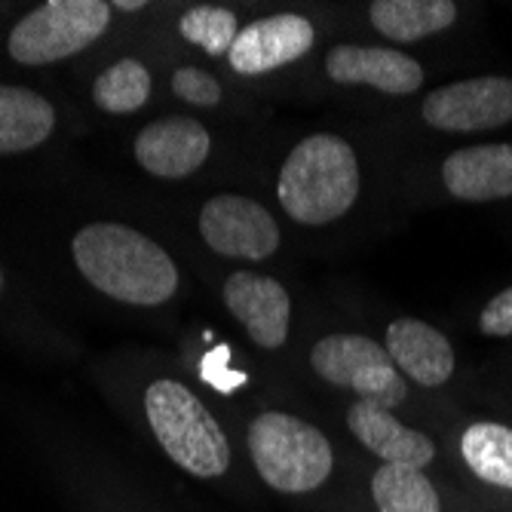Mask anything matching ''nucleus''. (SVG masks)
Segmentation results:
<instances>
[{
    "mask_svg": "<svg viewBox=\"0 0 512 512\" xmlns=\"http://www.w3.org/2000/svg\"><path fill=\"white\" fill-rule=\"evenodd\" d=\"M71 252L89 283L123 304L154 307L178 289L172 258L126 224H86L77 230Z\"/></svg>",
    "mask_w": 512,
    "mask_h": 512,
    "instance_id": "nucleus-1",
    "label": "nucleus"
},
{
    "mask_svg": "<svg viewBox=\"0 0 512 512\" xmlns=\"http://www.w3.org/2000/svg\"><path fill=\"white\" fill-rule=\"evenodd\" d=\"M276 197L295 221L329 224L359 197V163L338 135H310L286 157Z\"/></svg>",
    "mask_w": 512,
    "mask_h": 512,
    "instance_id": "nucleus-2",
    "label": "nucleus"
},
{
    "mask_svg": "<svg viewBox=\"0 0 512 512\" xmlns=\"http://www.w3.org/2000/svg\"><path fill=\"white\" fill-rule=\"evenodd\" d=\"M145 411L163 451L197 479L224 476L230 445L209 408L178 381H154L145 393Z\"/></svg>",
    "mask_w": 512,
    "mask_h": 512,
    "instance_id": "nucleus-3",
    "label": "nucleus"
},
{
    "mask_svg": "<svg viewBox=\"0 0 512 512\" xmlns=\"http://www.w3.org/2000/svg\"><path fill=\"white\" fill-rule=\"evenodd\" d=\"M249 451L258 476L283 494H307L332 476L335 454L316 427L283 411H264L249 427Z\"/></svg>",
    "mask_w": 512,
    "mask_h": 512,
    "instance_id": "nucleus-4",
    "label": "nucleus"
},
{
    "mask_svg": "<svg viewBox=\"0 0 512 512\" xmlns=\"http://www.w3.org/2000/svg\"><path fill=\"white\" fill-rule=\"evenodd\" d=\"M108 22L111 7L105 0H50L13 28L7 46L22 65H50L96 43Z\"/></svg>",
    "mask_w": 512,
    "mask_h": 512,
    "instance_id": "nucleus-5",
    "label": "nucleus"
},
{
    "mask_svg": "<svg viewBox=\"0 0 512 512\" xmlns=\"http://www.w3.org/2000/svg\"><path fill=\"white\" fill-rule=\"evenodd\" d=\"M310 365L319 378L335 387L356 390L359 399L396 408L408 396L402 371L390 359L387 347L365 335H329L310 350Z\"/></svg>",
    "mask_w": 512,
    "mask_h": 512,
    "instance_id": "nucleus-6",
    "label": "nucleus"
},
{
    "mask_svg": "<svg viewBox=\"0 0 512 512\" xmlns=\"http://www.w3.org/2000/svg\"><path fill=\"white\" fill-rule=\"evenodd\" d=\"M424 120L439 132H482L512 123V80L473 77L433 89Z\"/></svg>",
    "mask_w": 512,
    "mask_h": 512,
    "instance_id": "nucleus-7",
    "label": "nucleus"
},
{
    "mask_svg": "<svg viewBox=\"0 0 512 512\" xmlns=\"http://www.w3.org/2000/svg\"><path fill=\"white\" fill-rule=\"evenodd\" d=\"M200 234L209 249L224 258L264 261L279 249V227L273 215L240 194H218L200 212Z\"/></svg>",
    "mask_w": 512,
    "mask_h": 512,
    "instance_id": "nucleus-8",
    "label": "nucleus"
},
{
    "mask_svg": "<svg viewBox=\"0 0 512 512\" xmlns=\"http://www.w3.org/2000/svg\"><path fill=\"white\" fill-rule=\"evenodd\" d=\"M313 40L316 31L304 16L295 13L267 16L246 25L237 34V43L230 50L227 62L237 74H267L307 56Z\"/></svg>",
    "mask_w": 512,
    "mask_h": 512,
    "instance_id": "nucleus-9",
    "label": "nucleus"
},
{
    "mask_svg": "<svg viewBox=\"0 0 512 512\" xmlns=\"http://www.w3.org/2000/svg\"><path fill=\"white\" fill-rule=\"evenodd\" d=\"M224 304L258 347L276 350L286 344L292 301L276 279L240 270L224 283Z\"/></svg>",
    "mask_w": 512,
    "mask_h": 512,
    "instance_id": "nucleus-10",
    "label": "nucleus"
},
{
    "mask_svg": "<svg viewBox=\"0 0 512 512\" xmlns=\"http://www.w3.org/2000/svg\"><path fill=\"white\" fill-rule=\"evenodd\" d=\"M325 74L344 86H375L387 96H411L424 83V68L387 46L341 43L325 56Z\"/></svg>",
    "mask_w": 512,
    "mask_h": 512,
    "instance_id": "nucleus-11",
    "label": "nucleus"
},
{
    "mask_svg": "<svg viewBox=\"0 0 512 512\" xmlns=\"http://www.w3.org/2000/svg\"><path fill=\"white\" fill-rule=\"evenodd\" d=\"M212 148V138L203 123L191 117H166L145 126L135 138V160L157 178L194 175Z\"/></svg>",
    "mask_w": 512,
    "mask_h": 512,
    "instance_id": "nucleus-12",
    "label": "nucleus"
},
{
    "mask_svg": "<svg viewBox=\"0 0 512 512\" xmlns=\"http://www.w3.org/2000/svg\"><path fill=\"white\" fill-rule=\"evenodd\" d=\"M347 427L371 454H378L384 463L424 470L427 463L436 457V445L430 442V436L399 424L390 414V408H384L378 402H365V399L353 402L347 411Z\"/></svg>",
    "mask_w": 512,
    "mask_h": 512,
    "instance_id": "nucleus-13",
    "label": "nucleus"
},
{
    "mask_svg": "<svg viewBox=\"0 0 512 512\" xmlns=\"http://www.w3.org/2000/svg\"><path fill=\"white\" fill-rule=\"evenodd\" d=\"M451 197L488 203L512 197V145H476L454 151L442 166Z\"/></svg>",
    "mask_w": 512,
    "mask_h": 512,
    "instance_id": "nucleus-14",
    "label": "nucleus"
},
{
    "mask_svg": "<svg viewBox=\"0 0 512 512\" xmlns=\"http://www.w3.org/2000/svg\"><path fill=\"white\" fill-rule=\"evenodd\" d=\"M387 353L402 375L421 387H442L454 375V347L421 319H396L387 325Z\"/></svg>",
    "mask_w": 512,
    "mask_h": 512,
    "instance_id": "nucleus-15",
    "label": "nucleus"
},
{
    "mask_svg": "<svg viewBox=\"0 0 512 512\" xmlns=\"http://www.w3.org/2000/svg\"><path fill=\"white\" fill-rule=\"evenodd\" d=\"M56 111L43 96L0 83V154H22L50 138Z\"/></svg>",
    "mask_w": 512,
    "mask_h": 512,
    "instance_id": "nucleus-16",
    "label": "nucleus"
},
{
    "mask_svg": "<svg viewBox=\"0 0 512 512\" xmlns=\"http://www.w3.org/2000/svg\"><path fill=\"white\" fill-rule=\"evenodd\" d=\"M368 19L384 37L414 43L451 28L457 19V4L451 0H375L368 7Z\"/></svg>",
    "mask_w": 512,
    "mask_h": 512,
    "instance_id": "nucleus-17",
    "label": "nucleus"
},
{
    "mask_svg": "<svg viewBox=\"0 0 512 512\" xmlns=\"http://www.w3.org/2000/svg\"><path fill=\"white\" fill-rule=\"evenodd\" d=\"M460 454L473 476L512 491V427L491 421L467 427L460 436Z\"/></svg>",
    "mask_w": 512,
    "mask_h": 512,
    "instance_id": "nucleus-18",
    "label": "nucleus"
},
{
    "mask_svg": "<svg viewBox=\"0 0 512 512\" xmlns=\"http://www.w3.org/2000/svg\"><path fill=\"white\" fill-rule=\"evenodd\" d=\"M371 494L381 512H442L433 482L414 467H384L371 479Z\"/></svg>",
    "mask_w": 512,
    "mask_h": 512,
    "instance_id": "nucleus-19",
    "label": "nucleus"
},
{
    "mask_svg": "<svg viewBox=\"0 0 512 512\" xmlns=\"http://www.w3.org/2000/svg\"><path fill=\"white\" fill-rule=\"evenodd\" d=\"M92 99L108 114H132L151 99V74L138 59H120L96 77Z\"/></svg>",
    "mask_w": 512,
    "mask_h": 512,
    "instance_id": "nucleus-20",
    "label": "nucleus"
},
{
    "mask_svg": "<svg viewBox=\"0 0 512 512\" xmlns=\"http://www.w3.org/2000/svg\"><path fill=\"white\" fill-rule=\"evenodd\" d=\"M178 31L184 40L203 46L209 56H224V53L230 56L240 34V25H237V16L224 7H197L181 16Z\"/></svg>",
    "mask_w": 512,
    "mask_h": 512,
    "instance_id": "nucleus-21",
    "label": "nucleus"
},
{
    "mask_svg": "<svg viewBox=\"0 0 512 512\" xmlns=\"http://www.w3.org/2000/svg\"><path fill=\"white\" fill-rule=\"evenodd\" d=\"M172 92L178 99L200 105V108H215L221 102V86L212 74L200 68H178L172 74Z\"/></svg>",
    "mask_w": 512,
    "mask_h": 512,
    "instance_id": "nucleus-22",
    "label": "nucleus"
},
{
    "mask_svg": "<svg viewBox=\"0 0 512 512\" xmlns=\"http://www.w3.org/2000/svg\"><path fill=\"white\" fill-rule=\"evenodd\" d=\"M479 329L485 335H494V338L512 335V286L488 301V307L479 316Z\"/></svg>",
    "mask_w": 512,
    "mask_h": 512,
    "instance_id": "nucleus-23",
    "label": "nucleus"
},
{
    "mask_svg": "<svg viewBox=\"0 0 512 512\" xmlns=\"http://www.w3.org/2000/svg\"><path fill=\"white\" fill-rule=\"evenodd\" d=\"M114 10H123V13H135V10H145V0H117Z\"/></svg>",
    "mask_w": 512,
    "mask_h": 512,
    "instance_id": "nucleus-24",
    "label": "nucleus"
},
{
    "mask_svg": "<svg viewBox=\"0 0 512 512\" xmlns=\"http://www.w3.org/2000/svg\"><path fill=\"white\" fill-rule=\"evenodd\" d=\"M0 292H4V270H0Z\"/></svg>",
    "mask_w": 512,
    "mask_h": 512,
    "instance_id": "nucleus-25",
    "label": "nucleus"
}]
</instances>
